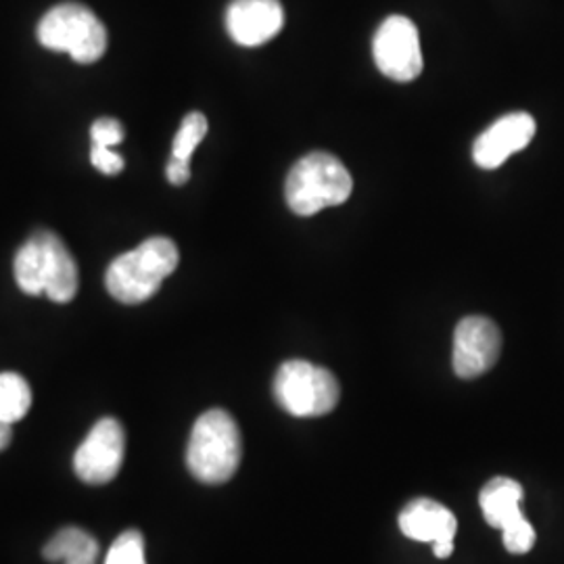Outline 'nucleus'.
<instances>
[{"label":"nucleus","mask_w":564,"mask_h":564,"mask_svg":"<svg viewBox=\"0 0 564 564\" xmlns=\"http://www.w3.org/2000/svg\"><path fill=\"white\" fill-rule=\"evenodd\" d=\"M533 116L517 111L494 121L473 144V160L484 170L505 165L514 153L523 151L535 137Z\"/></svg>","instance_id":"obj_9"},{"label":"nucleus","mask_w":564,"mask_h":564,"mask_svg":"<svg viewBox=\"0 0 564 564\" xmlns=\"http://www.w3.org/2000/svg\"><path fill=\"white\" fill-rule=\"evenodd\" d=\"M502 351V333L498 324L485 316H468L454 333V372L460 379H477L491 370Z\"/></svg>","instance_id":"obj_8"},{"label":"nucleus","mask_w":564,"mask_h":564,"mask_svg":"<svg viewBox=\"0 0 564 564\" xmlns=\"http://www.w3.org/2000/svg\"><path fill=\"white\" fill-rule=\"evenodd\" d=\"M181 253L172 239L153 237L109 263L105 286L113 300L126 305L149 302L163 281L178 268Z\"/></svg>","instance_id":"obj_1"},{"label":"nucleus","mask_w":564,"mask_h":564,"mask_svg":"<svg viewBox=\"0 0 564 564\" xmlns=\"http://www.w3.org/2000/svg\"><path fill=\"white\" fill-rule=\"evenodd\" d=\"M207 134V118L193 111L182 120L181 128L174 137V144H172V160L178 162L191 163L195 149L202 144L203 139Z\"/></svg>","instance_id":"obj_17"},{"label":"nucleus","mask_w":564,"mask_h":564,"mask_svg":"<svg viewBox=\"0 0 564 564\" xmlns=\"http://www.w3.org/2000/svg\"><path fill=\"white\" fill-rule=\"evenodd\" d=\"M274 398L284 412L297 419H314L333 412L341 398L337 377L323 366L289 360L274 377Z\"/></svg>","instance_id":"obj_5"},{"label":"nucleus","mask_w":564,"mask_h":564,"mask_svg":"<svg viewBox=\"0 0 564 564\" xmlns=\"http://www.w3.org/2000/svg\"><path fill=\"white\" fill-rule=\"evenodd\" d=\"M42 556L48 563L97 564L99 542L80 527H65L44 545Z\"/></svg>","instance_id":"obj_14"},{"label":"nucleus","mask_w":564,"mask_h":564,"mask_svg":"<svg viewBox=\"0 0 564 564\" xmlns=\"http://www.w3.org/2000/svg\"><path fill=\"white\" fill-rule=\"evenodd\" d=\"M15 281L25 295H44L46 282V253L39 232L23 242L15 256Z\"/></svg>","instance_id":"obj_15"},{"label":"nucleus","mask_w":564,"mask_h":564,"mask_svg":"<svg viewBox=\"0 0 564 564\" xmlns=\"http://www.w3.org/2000/svg\"><path fill=\"white\" fill-rule=\"evenodd\" d=\"M44 253H46V282H44V295L55 303L72 302L78 293L80 274L78 263L74 260L67 245L51 230L39 232Z\"/></svg>","instance_id":"obj_12"},{"label":"nucleus","mask_w":564,"mask_h":564,"mask_svg":"<svg viewBox=\"0 0 564 564\" xmlns=\"http://www.w3.org/2000/svg\"><path fill=\"white\" fill-rule=\"evenodd\" d=\"M123 452L126 435L120 421L102 419L78 447L74 456V470L84 484H109L120 473Z\"/></svg>","instance_id":"obj_7"},{"label":"nucleus","mask_w":564,"mask_h":564,"mask_svg":"<svg viewBox=\"0 0 564 564\" xmlns=\"http://www.w3.org/2000/svg\"><path fill=\"white\" fill-rule=\"evenodd\" d=\"M400 529L403 535L414 542H454L458 521L452 510L429 498L412 500L400 514Z\"/></svg>","instance_id":"obj_11"},{"label":"nucleus","mask_w":564,"mask_h":564,"mask_svg":"<svg viewBox=\"0 0 564 564\" xmlns=\"http://www.w3.org/2000/svg\"><path fill=\"white\" fill-rule=\"evenodd\" d=\"M282 25L279 0H232L226 11L228 36L241 46H262L281 34Z\"/></svg>","instance_id":"obj_10"},{"label":"nucleus","mask_w":564,"mask_h":564,"mask_svg":"<svg viewBox=\"0 0 564 564\" xmlns=\"http://www.w3.org/2000/svg\"><path fill=\"white\" fill-rule=\"evenodd\" d=\"M165 176H167L170 184H174V186L186 184L191 181V163L178 162V160L170 158L167 167H165Z\"/></svg>","instance_id":"obj_22"},{"label":"nucleus","mask_w":564,"mask_h":564,"mask_svg":"<svg viewBox=\"0 0 564 564\" xmlns=\"http://www.w3.org/2000/svg\"><path fill=\"white\" fill-rule=\"evenodd\" d=\"M502 538H505L506 550L510 554H527L535 544V531L524 517L505 527Z\"/></svg>","instance_id":"obj_19"},{"label":"nucleus","mask_w":564,"mask_h":564,"mask_svg":"<svg viewBox=\"0 0 564 564\" xmlns=\"http://www.w3.org/2000/svg\"><path fill=\"white\" fill-rule=\"evenodd\" d=\"M123 126L116 118H101L95 121L90 128V141L95 144H102V147H111L116 149L118 144L123 142Z\"/></svg>","instance_id":"obj_20"},{"label":"nucleus","mask_w":564,"mask_h":564,"mask_svg":"<svg viewBox=\"0 0 564 564\" xmlns=\"http://www.w3.org/2000/svg\"><path fill=\"white\" fill-rule=\"evenodd\" d=\"M39 41L44 48L67 53L76 63H95L107 51V30L102 21L80 2L53 7L39 23Z\"/></svg>","instance_id":"obj_4"},{"label":"nucleus","mask_w":564,"mask_h":564,"mask_svg":"<svg viewBox=\"0 0 564 564\" xmlns=\"http://www.w3.org/2000/svg\"><path fill=\"white\" fill-rule=\"evenodd\" d=\"M13 440V424L0 421V452H4Z\"/></svg>","instance_id":"obj_23"},{"label":"nucleus","mask_w":564,"mask_h":564,"mask_svg":"<svg viewBox=\"0 0 564 564\" xmlns=\"http://www.w3.org/2000/svg\"><path fill=\"white\" fill-rule=\"evenodd\" d=\"M32 408V389L18 372H0V421L20 423Z\"/></svg>","instance_id":"obj_16"},{"label":"nucleus","mask_w":564,"mask_h":564,"mask_svg":"<svg viewBox=\"0 0 564 564\" xmlns=\"http://www.w3.org/2000/svg\"><path fill=\"white\" fill-rule=\"evenodd\" d=\"M354 181L339 158L316 151L295 163L284 182V199L297 216H314L351 197Z\"/></svg>","instance_id":"obj_3"},{"label":"nucleus","mask_w":564,"mask_h":564,"mask_svg":"<svg viewBox=\"0 0 564 564\" xmlns=\"http://www.w3.org/2000/svg\"><path fill=\"white\" fill-rule=\"evenodd\" d=\"M452 552H454V542H437V544H433V554L437 558H447V556H452Z\"/></svg>","instance_id":"obj_24"},{"label":"nucleus","mask_w":564,"mask_h":564,"mask_svg":"<svg viewBox=\"0 0 564 564\" xmlns=\"http://www.w3.org/2000/svg\"><path fill=\"white\" fill-rule=\"evenodd\" d=\"M379 72L389 80L412 82L423 74L424 61L419 30L403 15L384 20L372 41Z\"/></svg>","instance_id":"obj_6"},{"label":"nucleus","mask_w":564,"mask_h":564,"mask_svg":"<svg viewBox=\"0 0 564 564\" xmlns=\"http://www.w3.org/2000/svg\"><path fill=\"white\" fill-rule=\"evenodd\" d=\"M105 564H147L144 538L139 529H128L109 547Z\"/></svg>","instance_id":"obj_18"},{"label":"nucleus","mask_w":564,"mask_h":564,"mask_svg":"<svg viewBox=\"0 0 564 564\" xmlns=\"http://www.w3.org/2000/svg\"><path fill=\"white\" fill-rule=\"evenodd\" d=\"M241 454L239 424L226 410H207L197 419L186 447V466L197 481H230L241 464Z\"/></svg>","instance_id":"obj_2"},{"label":"nucleus","mask_w":564,"mask_h":564,"mask_svg":"<svg viewBox=\"0 0 564 564\" xmlns=\"http://www.w3.org/2000/svg\"><path fill=\"white\" fill-rule=\"evenodd\" d=\"M523 496V487L514 479L496 477L487 481L479 496L485 521L500 531L508 524L514 523L517 519L523 517V510H521Z\"/></svg>","instance_id":"obj_13"},{"label":"nucleus","mask_w":564,"mask_h":564,"mask_svg":"<svg viewBox=\"0 0 564 564\" xmlns=\"http://www.w3.org/2000/svg\"><path fill=\"white\" fill-rule=\"evenodd\" d=\"M90 162L93 165L105 174V176H116L123 170V158L120 153H116V149L111 147H102V144H90Z\"/></svg>","instance_id":"obj_21"}]
</instances>
